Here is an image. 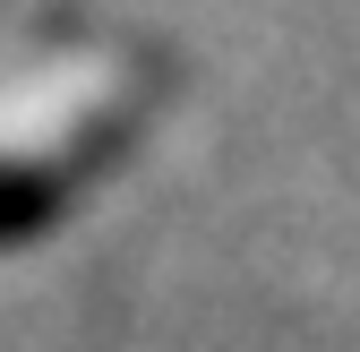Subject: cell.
I'll use <instances>...</instances> for the list:
<instances>
[{
	"mask_svg": "<svg viewBox=\"0 0 360 352\" xmlns=\"http://www.w3.org/2000/svg\"><path fill=\"white\" fill-rule=\"evenodd\" d=\"M43 206H52V181H34V172H0V232L34 224Z\"/></svg>",
	"mask_w": 360,
	"mask_h": 352,
	"instance_id": "1",
	"label": "cell"
}]
</instances>
